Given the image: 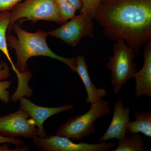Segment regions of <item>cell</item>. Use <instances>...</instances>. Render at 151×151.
Masks as SVG:
<instances>
[{
	"mask_svg": "<svg viewBox=\"0 0 151 151\" xmlns=\"http://www.w3.org/2000/svg\"><path fill=\"white\" fill-rule=\"evenodd\" d=\"M94 19L104 35L122 39L140 55L151 40V0H103Z\"/></svg>",
	"mask_w": 151,
	"mask_h": 151,
	"instance_id": "1",
	"label": "cell"
},
{
	"mask_svg": "<svg viewBox=\"0 0 151 151\" xmlns=\"http://www.w3.org/2000/svg\"><path fill=\"white\" fill-rule=\"evenodd\" d=\"M12 30L15 32L17 36L7 33V44L8 47L15 51L17 60L15 65L19 72L28 70V60L32 57L39 56L48 57L59 60L70 68L73 72H76V57L66 58L55 53L47 42L48 32L41 30L35 32H29L23 29L17 22L13 24Z\"/></svg>",
	"mask_w": 151,
	"mask_h": 151,
	"instance_id": "2",
	"label": "cell"
},
{
	"mask_svg": "<svg viewBox=\"0 0 151 151\" xmlns=\"http://www.w3.org/2000/svg\"><path fill=\"white\" fill-rule=\"evenodd\" d=\"M91 104V108L86 113L69 119L60 126L56 135L72 140H81L94 133V122L110 114L111 108L108 101L103 99Z\"/></svg>",
	"mask_w": 151,
	"mask_h": 151,
	"instance_id": "3",
	"label": "cell"
},
{
	"mask_svg": "<svg viewBox=\"0 0 151 151\" xmlns=\"http://www.w3.org/2000/svg\"><path fill=\"white\" fill-rule=\"evenodd\" d=\"M113 50V55L108 57L107 67L111 70V84L114 86V93L117 94L123 86L133 78L137 71V67L134 61L136 56L134 49L123 40H116Z\"/></svg>",
	"mask_w": 151,
	"mask_h": 151,
	"instance_id": "4",
	"label": "cell"
},
{
	"mask_svg": "<svg viewBox=\"0 0 151 151\" xmlns=\"http://www.w3.org/2000/svg\"><path fill=\"white\" fill-rule=\"evenodd\" d=\"M12 11L8 33L15 22L21 21H47L63 24L55 0H25Z\"/></svg>",
	"mask_w": 151,
	"mask_h": 151,
	"instance_id": "5",
	"label": "cell"
},
{
	"mask_svg": "<svg viewBox=\"0 0 151 151\" xmlns=\"http://www.w3.org/2000/svg\"><path fill=\"white\" fill-rule=\"evenodd\" d=\"M92 16L81 13L58 28L48 32L49 36L61 40L68 45L76 47L83 38L93 37L94 22Z\"/></svg>",
	"mask_w": 151,
	"mask_h": 151,
	"instance_id": "6",
	"label": "cell"
},
{
	"mask_svg": "<svg viewBox=\"0 0 151 151\" xmlns=\"http://www.w3.org/2000/svg\"><path fill=\"white\" fill-rule=\"evenodd\" d=\"M32 139L35 147L42 151H109L116 147L115 143L106 142L97 144L76 143L68 138L56 135L46 138L36 137Z\"/></svg>",
	"mask_w": 151,
	"mask_h": 151,
	"instance_id": "7",
	"label": "cell"
},
{
	"mask_svg": "<svg viewBox=\"0 0 151 151\" xmlns=\"http://www.w3.org/2000/svg\"><path fill=\"white\" fill-rule=\"evenodd\" d=\"M29 118L28 113L21 108L15 113L0 117V135L13 138L44 137Z\"/></svg>",
	"mask_w": 151,
	"mask_h": 151,
	"instance_id": "8",
	"label": "cell"
},
{
	"mask_svg": "<svg viewBox=\"0 0 151 151\" xmlns=\"http://www.w3.org/2000/svg\"><path fill=\"white\" fill-rule=\"evenodd\" d=\"M18 101L20 104V108L28 113L35 126L45 138L48 136L44 129L43 124L47 119L57 114L74 108L73 105L69 104L55 108L42 107L36 105L24 97L20 98Z\"/></svg>",
	"mask_w": 151,
	"mask_h": 151,
	"instance_id": "9",
	"label": "cell"
},
{
	"mask_svg": "<svg viewBox=\"0 0 151 151\" xmlns=\"http://www.w3.org/2000/svg\"><path fill=\"white\" fill-rule=\"evenodd\" d=\"M131 108L124 107V103L119 100L115 103L113 117L108 129L98 143L116 139L120 140L126 137L127 128L130 122Z\"/></svg>",
	"mask_w": 151,
	"mask_h": 151,
	"instance_id": "10",
	"label": "cell"
},
{
	"mask_svg": "<svg viewBox=\"0 0 151 151\" xmlns=\"http://www.w3.org/2000/svg\"><path fill=\"white\" fill-rule=\"evenodd\" d=\"M143 55L144 62L142 69L137 71L133 78L136 81L135 96L151 97V42L145 46Z\"/></svg>",
	"mask_w": 151,
	"mask_h": 151,
	"instance_id": "11",
	"label": "cell"
},
{
	"mask_svg": "<svg viewBox=\"0 0 151 151\" xmlns=\"http://www.w3.org/2000/svg\"><path fill=\"white\" fill-rule=\"evenodd\" d=\"M76 58L77 63L75 72L78 73L80 76L86 89L87 94L86 99V103L92 104L106 96L107 94V92L104 88H97L92 83L84 56L78 55L76 57Z\"/></svg>",
	"mask_w": 151,
	"mask_h": 151,
	"instance_id": "12",
	"label": "cell"
},
{
	"mask_svg": "<svg viewBox=\"0 0 151 151\" xmlns=\"http://www.w3.org/2000/svg\"><path fill=\"white\" fill-rule=\"evenodd\" d=\"M136 120L130 122L127 133L132 135L142 133L146 137H151V113L147 111H138L134 113Z\"/></svg>",
	"mask_w": 151,
	"mask_h": 151,
	"instance_id": "13",
	"label": "cell"
},
{
	"mask_svg": "<svg viewBox=\"0 0 151 151\" xmlns=\"http://www.w3.org/2000/svg\"><path fill=\"white\" fill-rule=\"evenodd\" d=\"M10 21V12L6 11L0 13V50L5 55L12 65V69L16 74L17 77L20 75L12 60L6 42V34Z\"/></svg>",
	"mask_w": 151,
	"mask_h": 151,
	"instance_id": "14",
	"label": "cell"
},
{
	"mask_svg": "<svg viewBox=\"0 0 151 151\" xmlns=\"http://www.w3.org/2000/svg\"><path fill=\"white\" fill-rule=\"evenodd\" d=\"M117 147L113 151H146L145 144L142 138L139 134L131 135L130 137H127L118 140Z\"/></svg>",
	"mask_w": 151,
	"mask_h": 151,
	"instance_id": "15",
	"label": "cell"
},
{
	"mask_svg": "<svg viewBox=\"0 0 151 151\" xmlns=\"http://www.w3.org/2000/svg\"><path fill=\"white\" fill-rule=\"evenodd\" d=\"M60 19L65 23L76 15V10L67 0H55Z\"/></svg>",
	"mask_w": 151,
	"mask_h": 151,
	"instance_id": "16",
	"label": "cell"
},
{
	"mask_svg": "<svg viewBox=\"0 0 151 151\" xmlns=\"http://www.w3.org/2000/svg\"><path fill=\"white\" fill-rule=\"evenodd\" d=\"M82 7L81 13L88 14L93 17L94 19V15L100 4L103 0H81Z\"/></svg>",
	"mask_w": 151,
	"mask_h": 151,
	"instance_id": "17",
	"label": "cell"
},
{
	"mask_svg": "<svg viewBox=\"0 0 151 151\" xmlns=\"http://www.w3.org/2000/svg\"><path fill=\"white\" fill-rule=\"evenodd\" d=\"M11 84V81L0 79V100L6 104L8 103L10 100V94L8 89Z\"/></svg>",
	"mask_w": 151,
	"mask_h": 151,
	"instance_id": "18",
	"label": "cell"
},
{
	"mask_svg": "<svg viewBox=\"0 0 151 151\" xmlns=\"http://www.w3.org/2000/svg\"><path fill=\"white\" fill-rule=\"evenodd\" d=\"M25 0H0V13L13 9L18 4Z\"/></svg>",
	"mask_w": 151,
	"mask_h": 151,
	"instance_id": "19",
	"label": "cell"
},
{
	"mask_svg": "<svg viewBox=\"0 0 151 151\" xmlns=\"http://www.w3.org/2000/svg\"><path fill=\"white\" fill-rule=\"evenodd\" d=\"M10 143L15 145L16 147L23 145L24 142L19 139L14 137H9L0 135V144L3 143Z\"/></svg>",
	"mask_w": 151,
	"mask_h": 151,
	"instance_id": "20",
	"label": "cell"
},
{
	"mask_svg": "<svg viewBox=\"0 0 151 151\" xmlns=\"http://www.w3.org/2000/svg\"><path fill=\"white\" fill-rule=\"evenodd\" d=\"M9 68L6 63L1 61L0 63V79L5 80L9 77Z\"/></svg>",
	"mask_w": 151,
	"mask_h": 151,
	"instance_id": "21",
	"label": "cell"
},
{
	"mask_svg": "<svg viewBox=\"0 0 151 151\" xmlns=\"http://www.w3.org/2000/svg\"><path fill=\"white\" fill-rule=\"evenodd\" d=\"M76 10H81L82 7V2L81 0H67Z\"/></svg>",
	"mask_w": 151,
	"mask_h": 151,
	"instance_id": "22",
	"label": "cell"
}]
</instances>
